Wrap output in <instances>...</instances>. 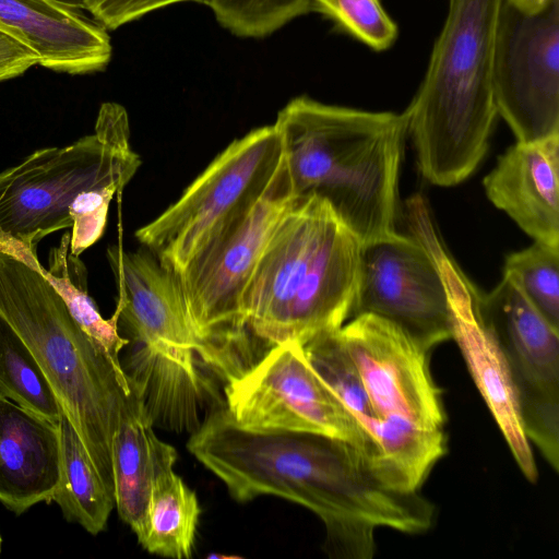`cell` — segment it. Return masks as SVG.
Returning <instances> with one entry per match:
<instances>
[{
  "label": "cell",
  "mask_w": 559,
  "mask_h": 559,
  "mask_svg": "<svg viewBox=\"0 0 559 559\" xmlns=\"http://www.w3.org/2000/svg\"><path fill=\"white\" fill-rule=\"evenodd\" d=\"M187 448L238 502L273 495L311 510L325 527L331 558L369 554L378 527H396L407 500L353 444L321 433L240 427L226 407L212 411Z\"/></svg>",
  "instance_id": "cell-1"
},
{
  "label": "cell",
  "mask_w": 559,
  "mask_h": 559,
  "mask_svg": "<svg viewBox=\"0 0 559 559\" xmlns=\"http://www.w3.org/2000/svg\"><path fill=\"white\" fill-rule=\"evenodd\" d=\"M293 194L324 200L362 245L394 234L405 112L292 99L274 123Z\"/></svg>",
  "instance_id": "cell-2"
},
{
  "label": "cell",
  "mask_w": 559,
  "mask_h": 559,
  "mask_svg": "<svg viewBox=\"0 0 559 559\" xmlns=\"http://www.w3.org/2000/svg\"><path fill=\"white\" fill-rule=\"evenodd\" d=\"M361 243L316 195L295 198L280 218L247 287L249 330L266 348L301 346L352 318Z\"/></svg>",
  "instance_id": "cell-3"
},
{
  "label": "cell",
  "mask_w": 559,
  "mask_h": 559,
  "mask_svg": "<svg viewBox=\"0 0 559 559\" xmlns=\"http://www.w3.org/2000/svg\"><path fill=\"white\" fill-rule=\"evenodd\" d=\"M36 253L0 245V314L33 353L115 499L111 442L128 376L75 321Z\"/></svg>",
  "instance_id": "cell-4"
},
{
  "label": "cell",
  "mask_w": 559,
  "mask_h": 559,
  "mask_svg": "<svg viewBox=\"0 0 559 559\" xmlns=\"http://www.w3.org/2000/svg\"><path fill=\"white\" fill-rule=\"evenodd\" d=\"M140 165L127 110L102 104L93 133L0 173V242L36 253L44 237L71 227L70 253L79 257L103 236L110 201Z\"/></svg>",
  "instance_id": "cell-5"
},
{
  "label": "cell",
  "mask_w": 559,
  "mask_h": 559,
  "mask_svg": "<svg viewBox=\"0 0 559 559\" xmlns=\"http://www.w3.org/2000/svg\"><path fill=\"white\" fill-rule=\"evenodd\" d=\"M502 0H449L424 80L404 111L421 175L450 187L485 156L498 116L492 90Z\"/></svg>",
  "instance_id": "cell-6"
},
{
  "label": "cell",
  "mask_w": 559,
  "mask_h": 559,
  "mask_svg": "<svg viewBox=\"0 0 559 559\" xmlns=\"http://www.w3.org/2000/svg\"><path fill=\"white\" fill-rule=\"evenodd\" d=\"M284 165L274 124L228 144L162 214L135 231L139 242L178 272L211 239L247 213Z\"/></svg>",
  "instance_id": "cell-7"
},
{
  "label": "cell",
  "mask_w": 559,
  "mask_h": 559,
  "mask_svg": "<svg viewBox=\"0 0 559 559\" xmlns=\"http://www.w3.org/2000/svg\"><path fill=\"white\" fill-rule=\"evenodd\" d=\"M225 400L227 412L242 428L314 432L344 440L361 451L378 474L383 472L377 444L297 343L269 348L248 371L225 384Z\"/></svg>",
  "instance_id": "cell-8"
},
{
  "label": "cell",
  "mask_w": 559,
  "mask_h": 559,
  "mask_svg": "<svg viewBox=\"0 0 559 559\" xmlns=\"http://www.w3.org/2000/svg\"><path fill=\"white\" fill-rule=\"evenodd\" d=\"M454 271L419 235L394 233L361 246L352 318L385 319L430 352L452 338Z\"/></svg>",
  "instance_id": "cell-9"
},
{
  "label": "cell",
  "mask_w": 559,
  "mask_h": 559,
  "mask_svg": "<svg viewBox=\"0 0 559 559\" xmlns=\"http://www.w3.org/2000/svg\"><path fill=\"white\" fill-rule=\"evenodd\" d=\"M492 90L497 114L519 142L559 136V0L535 12L502 0Z\"/></svg>",
  "instance_id": "cell-10"
},
{
  "label": "cell",
  "mask_w": 559,
  "mask_h": 559,
  "mask_svg": "<svg viewBox=\"0 0 559 559\" xmlns=\"http://www.w3.org/2000/svg\"><path fill=\"white\" fill-rule=\"evenodd\" d=\"M478 307L506 354L526 438L557 472L559 466V341L555 329L502 276Z\"/></svg>",
  "instance_id": "cell-11"
},
{
  "label": "cell",
  "mask_w": 559,
  "mask_h": 559,
  "mask_svg": "<svg viewBox=\"0 0 559 559\" xmlns=\"http://www.w3.org/2000/svg\"><path fill=\"white\" fill-rule=\"evenodd\" d=\"M107 255L118 288L119 322L135 343L128 370L143 374L202 371L175 272L144 247L129 251L114 246Z\"/></svg>",
  "instance_id": "cell-12"
},
{
  "label": "cell",
  "mask_w": 559,
  "mask_h": 559,
  "mask_svg": "<svg viewBox=\"0 0 559 559\" xmlns=\"http://www.w3.org/2000/svg\"><path fill=\"white\" fill-rule=\"evenodd\" d=\"M338 332L380 421L443 429L445 411L428 352L390 321L370 313L350 318Z\"/></svg>",
  "instance_id": "cell-13"
},
{
  "label": "cell",
  "mask_w": 559,
  "mask_h": 559,
  "mask_svg": "<svg viewBox=\"0 0 559 559\" xmlns=\"http://www.w3.org/2000/svg\"><path fill=\"white\" fill-rule=\"evenodd\" d=\"M0 32L34 52L39 66L57 72L93 73L111 59L107 29L63 0H0Z\"/></svg>",
  "instance_id": "cell-14"
},
{
  "label": "cell",
  "mask_w": 559,
  "mask_h": 559,
  "mask_svg": "<svg viewBox=\"0 0 559 559\" xmlns=\"http://www.w3.org/2000/svg\"><path fill=\"white\" fill-rule=\"evenodd\" d=\"M478 293L459 275L452 293V338L525 478L535 483L537 467L525 436L516 391L506 354L478 307Z\"/></svg>",
  "instance_id": "cell-15"
},
{
  "label": "cell",
  "mask_w": 559,
  "mask_h": 559,
  "mask_svg": "<svg viewBox=\"0 0 559 559\" xmlns=\"http://www.w3.org/2000/svg\"><path fill=\"white\" fill-rule=\"evenodd\" d=\"M484 188L535 241L559 248V136L516 141L484 178Z\"/></svg>",
  "instance_id": "cell-16"
},
{
  "label": "cell",
  "mask_w": 559,
  "mask_h": 559,
  "mask_svg": "<svg viewBox=\"0 0 559 559\" xmlns=\"http://www.w3.org/2000/svg\"><path fill=\"white\" fill-rule=\"evenodd\" d=\"M60 457L58 424L0 396V502L17 515L50 503Z\"/></svg>",
  "instance_id": "cell-17"
},
{
  "label": "cell",
  "mask_w": 559,
  "mask_h": 559,
  "mask_svg": "<svg viewBox=\"0 0 559 559\" xmlns=\"http://www.w3.org/2000/svg\"><path fill=\"white\" fill-rule=\"evenodd\" d=\"M129 384L131 390L124 397L112 437L111 460L115 507L140 544L145 535L154 478L162 468L174 466L177 452L155 435L154 423L138 386L130 379Z\"/></svg>",
  "instance_id": "cell-18"
},
{
  "label": "cell",
  "mask_w": 559,
  "mask_h": 559,
  "mask_svg": "<svg viewBox=\"0 0 559 559\" xmlns=\"http://www.w3.org/2000/svg\"><path fill=\"white\" fill-rule=\"evenodd\" d=\"M60 478L53 492L68 522L80 524L92 535L106 528L115 499L106 488L74 426L64 412L58 421Z\"/></svg>",
  "instance_id": "cell-19"
},
{
  "label": "cell",
  "mask_w": 559,
  "mask_h": 559,
  "mask_svg": "<svg viewBox=\"0 0 559 559\" xmlns=\"http://www.w3.org/2000/svg\"><path fill=\"white\" fill-rule=\"evenodd\" d=\"M200 512L195 492L174 472V466L162 468L152 485L146 530L140 545L162 557L190 558Z\"/></svg>",
  "instance_id": "cell-20"
},
{
  "label": "cell",
  "mask_w": 559,
  "mask_h": 559,
  "mask_svg": "<svg viewBox=\"0 0 559 559\" xmlns=\"http://www.w3.org/2000/svg\"><path fill=\"white\" fill-rule=\"evenodd\" d=\"M71 234L66 233L58 247L51 249L49 267L39 270L63 298L81 328L96 341L119 368L121 349L130 343L119 334V313L104 319L87 292L86 270L79 257L70 253ZM123 369V368H122Z\"/></svg>",
  "instance_id": "cell-21"
},
{
  "label": "cell",
  "mask_w": 559,
  "mask_h": 559,
  "mask_svg": "<svg viewBox=\"0 0 559 559\" xmlns=\"http://www.w3.org/2000/svg\"><path fill=\"white\" fill-rule=\"evenodd\" d=\"M0 396L56 424L63 413L33 353L1 314Z\"/></svg>",
  "instance_id": "cell-22"
},
{
  "label": "cell",
  "mask_w": 559,
  "mask_h": 559,
  "mask_svg": "<svg viewBox=\"0 0 559 559\" xmlns=\"http://www.w3.org/2000/svg\"><path fill=\"white\" fill-rule=\"evenodd\" d=\"M338 329L313 337L302 346V349L317 374L373 440V435L381 421L371 407Z\"/></svg>",
  "instance_id": "cell-23"
},
{
  "label": "cell",
  "mask_w": 559,
  "mask_h": 559,
  "mask_svg": "<svg viewBox=\"0 0 559 559\" xmlns=\"http://www.w3.org/2000/svg\"><path fill=\"white\" fill-rule=\"evenodd\" d=\"M503 276L559 330V248L535 241L510 253L504 261Z\"/></svg>",
  "instance_id": "cell-24"
},
{
  "label": "cell",
  "mask_w": 559,
  "mask_h": 559,
  "mask_svg": "<svg viewBox=\"0 0 559 559\" xmlns=\"http://www.w3.org/2000/svg\"><path fill=\"white\" fill-rule=\"evenodd\" d=\"M218 23L241 37H264L312 11L311 0H203Z\"/></svg>",
  "instance_id": "cell-25"
},
{
  "label": "cell",
  "mask_w": 559,
  "mask_h": 559,
  "mask_svg": "<svg viewBox=\"0 0 559 559\" xmlns=\"http://www.w3.org/2000/svg\"><path fill=\"white\" fill-rule=\"evenodd\" d=\"M311 7L373 50H385L396 40L397 26L379 0H311Z\"/></svg>",
  "instance_id": "cell-26"
},
{
  "label": "cell",
  "mask_w": 559,
  "mask_h": 559,
  "mask_svg": "<svg viewBox=\"0 0 559 559\" xmlns=\"http://www.w3.org/2000/svg\"><path fill=\"white\" fill-rule=\"evenodd\" d=\"M203 0H83V8L106 29H116L167 5Z\"/></svg>",
  "instance_id": "cell-27"
},
{
  "label": "cell",
  "mask_w": 559,
  "mask_h": 559,
  "mask_svg": "<svg viewBox=\"0 0 559 559\" xmlns=\"http://www.w3.org/2000/svg\"><path fill=\"white\" fill-rule=\"evenodd\" d=\"M36 64L34 52L0 32V82L20 76Z\"/></svg>",
  "instance_id": "cell-28"
},
{
  "label": "cell",
  "mask_w": 559,
  "mask_h": 559,
  "mask_svg": "<svg viewBox=\"0 0 559 559\" xmlns=\"http://www.w3.org/2000/svg\"><path fill=\"white\" fill-rule=\"evenodd\" d=\"M520 9L528 12H535L544 8L551 0H509Z\"/></svg>",
  "instance_id": "cell-29"
},
{
  "label": "cell",
  "mask_w": 559,
  "mask_h": 559,
  "mask_svg": "<svg viewBox=\"0 0 559 559\" xmlns=\"http://www.w3.org/2000/svg\"><path fill=\"white\" fill-rule=\"evenodd\" d=\"M63 1L67 3L83 8V0H63Z\"/></svg>",
  "instance_id": "cell-30"
},
{
  "label": "cell",
  "mask_w": 559,
  "mask_h": 559,
  "mask_svg": "<svg viewBox=\"0 0 559 559\" xmlns=\"http://www.w3.org/2000/svg\"><path fill=\"white\" fill-rule=\"evenodd\" d=\"M1 549H2V538H1V535H0V555H1Z\"/></svg>",
  "instance_id": "cell-31"
}]
</instances>
